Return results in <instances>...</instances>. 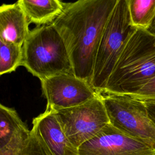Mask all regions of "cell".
Listing matches in <instances>:
<instances>
[{"instance_id":"cell-1","label":"cell","mask_w":155,"mask_h":155,"mask_svg":"<svg viewBox=\"0 0 155 155\" xmlns=\"http://www.w3.org/2000/svg\"><path fill=\"white\" fill-rule=\"evenodd\" d=\"M118 0H77L65 3L51 23L62 38L73 73L91 85L94 61L104 28Z\"/></svg>"},{"instance_id":"cell-2","label":"cell","mask_w":155,"mask_h":155,"mask_svg":"<svg viewBox=\"0 0 155 155\" xmlns=\"http://www.w3.org/2000/svg\"><path fill=\"white\" fill-rule=\"evenodd\" d=\"M154 76L155 35L145 29L137 28L125 47L102 94L131 96Z\"/></svg>"},{"instance_id":"cell-3","label":"cell","mask_w":155,"mask_h":155,"mask_svg":"<svg viewBox=\"0 0 155 155\" xmlns=\"http://www.w3.org/2000/svg\"><path fill=\"white\" fill-rule=\"evenodd\" d=\"M21 66L40 81L61 73H73L65 42L52 24L30 30L23 45Z\"/></svg>"},{"instance_id":"cell-4","label":"cell","mask_w":155,"mask_h":155,"mask_svg":"<svg viewBox=\"0 0 155 155\" xmlns=\"http://www.w3.org/2000/svg\"><path fill=\"white\" fill-rule=\"evenodd\" d=\"M128 0H118L104 28L94 61L91 85L102 94L120 55L136 31Z\"/></svg>"},{"instance_id":"cell-5","label":"cell","mask_w":155,"mask_h":155,"mask_svg":"<svg viewBox=\"0 0 155 155\" xmlns=\"http://www.w3.org/2000/svg\"><path fill=\"white\" fill-rule=\"evenodd\" d=\"M110 124L155 151V123L145 104L128 95L102 94Z\"/></svg>"},{"instance_id":"cell-6","label":"cell","mask_w":155,"mask_h":155,"mask_svg":"<svg viewBox=\"0 0 155 155\" xmlns=\"http://www.w3.org/2000/svg\"><path fill=\"white\" fill-rule=\"evenodd\" d=\"M54 112L64 133L77 148L110 124L101 94L78 106Z\"/></svg>"},{"instance_id":"cell-7","label":"cell","mask_w":155,"mask_h":155,"mask_svg":"<svg viewBox=\"0 0 155 155\" xmlns=\"http://www.w3.org/2000/svg\"><path fill=\"white\" fill-rule=\"evenodd\" d=\"M46 110L57 111L81 105L99 94L87 81L73 73H61L41 81Z\"/></svg>"},{"instance_id":"cell-8","label":"cell","mask_w":155,"mask_h":155,"mask_svg":"<svg viewBox=\"0 0 155 155\" xmlns=\"http://www.w3.org/2000/svg\"><path fill=\"white\" fill-rule=\"evenodd\" d=\"M79 155H154L155 151L110 124L78 148Z\"/></svg>"},{"instance_id":"cell-9","label":"cell","mask_w":155,"mask_h":155,"mask_svg":"<svg viewBox=\"0 0 155 155\" xmlns=\"http://www.w3.org/2000/svg\"><path fill=\"white\" fill-rule=\"evenodd\" d=\"M32 129L53 155H79L76 148L64 133L54 111H45L33 118Z\"/></svg>"},{"instance_id":"cell-10","label":"cell","mask_w":155,"mask_h":155,"mask_svg":"<svg viewBox=\"0 0 155 155\" xmlns=\"http://www.w3.org/2000/svg\"><path fill=\"white\" fill-rule=\"evenodd\" d=\"M29 21L18 2L0 7V38L23 45L30 30Z\"/></svg>"},{"instance_id":"cell-11","label":"cell","mask_w":155,"mask_h":155,"mask_svg":"<svg viewBox=\"0 0 155 155\" xmlns=\"http://www.w3.org/2000/svg\"><path fill=\"white\" fill-rule=\"evenodd\" d=\"M17 2L29 22L38 26L51 24L65 5L61 0H18Z\"/></svg>"},{"instance_id":"cell-12","label":"cell","mask_w":155,"mask_h":155,"mask_svg":"<svg viewBox=\"0 0 155 155\" xmlns=\"http://www.w3.org/2000/svg\"><path fill=\"white\" fill-rule=\"evenodd\" d=\"M0 155H53L47 145L31 128L14 137L4 147Z\"/></svg>"},{"instance_id":"cell-13","label":"cell","mask_w":155,"mask_h":155,"mask_svg":"<svg viewBox=\"0 0 155 155\" xmlns=\"http://www.w3.org/2000/svg\"><path fill=\"white\" fill-rule=\"evenodd\" d=\"M28 130L15 110L0 105V148L5 147L16 136Z\"/></svg>"},{"instance_id":"cell-14","label":"cell","mask_w":155,"mask_h":155,"mask_svg":"<svg viewBox=\"0 0 155 155\" xmlns=\"http://www.w3.org/2000/svg\"><path fill=\"white\" fill-rule=\"evenodd\" d=\"M22 45L0 38V75L12 73L21 66Z\"/></svg>"},{"instance_id":"cell-15","label":"cell","mask_w":155,"mask_h":155,"mask_svg":"<svg viewBox=\"0 0 155 155\" xmlns=\"http://www.w3.org/2000/svg\"><path fill=\"white\" fill-rule=\"evenodd\" d=\"M128 5L133 24L146 30L155 16V0H128Z\"/></svg>"},{"instance_id":"cell-16","label":"cell","mask_w":155,"mask_h":155,"mask_svg":"<svg viewBox=\"0 0 155 155\" xmlns=\"http://www.w3.org/2000/svg\"><path fill=\"white\" fill-rule=\"evenodd\" d=\"M131 97L144 102L155 103V76L147 82Z\"/></svg>"},{"instance_id":"cell-17","label":"cell","mask_w":155,"mask_h":155,"mask_svg":"<svg viewBox=\"0 0 155 155\" xmlns=\"http://www.w3.org/2000/svg\"><path fill=\"white\" fill-rule=\"evenodd\" d=\"M147 108L149 115L153 121L155 123V103L144 102Z\"/></svg>"},{"instance_id":"cell-18","label":"cell","mask_w":155,"mask_h":155,"mask_svg":"<svg viewBox=\"0 0 155 155\" xmlns=\"http://www.w3.org/2000/svg\"><path fill=\"white\" fill-rule=\"evenodd\" d=\"M146 30L148 31H149L150 33L155 35V16L154 17L150 26Z\"/></svg>"},{"instance_id":"cell-19","label":"cell","mask_w":155,"mask_h":155,"mask_svg":"<svg viewBox=\"0 0 155 155\" xmlns=\"http://www.w3.org/2000/svg\"><path fill=\"white\" fill-rule=\"evenodd\" d=\"M154 155H155V154H154Z\"/></svg>"}]
</instances>
